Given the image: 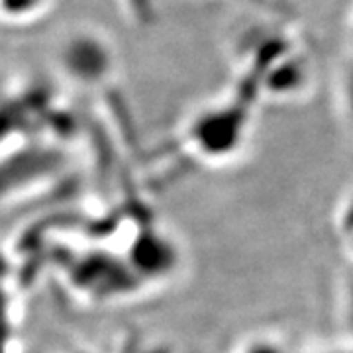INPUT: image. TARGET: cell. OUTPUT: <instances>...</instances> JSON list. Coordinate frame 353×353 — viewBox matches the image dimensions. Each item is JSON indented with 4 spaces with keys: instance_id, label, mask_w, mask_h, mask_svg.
Here are the masks:
<instances>
[{
    "instance_id": "6da1fadb",
    "label": "cell",
    "mask_w": 353,
    "mask_h": 353,
    "mask_svg": "<svg viewBox=\"0 0 353 353\" xmlns=\"http://www.w3.org/2000/svg\"><path fill=\"white\" fill-rule=\"evenodd\" d=\"M59 63L71 79L94 81L106 75L112 63V50L101 32L75 30L59 50Z\"/></svg>"
},
{
    "instance_id": "7a4b0ae2",
    "label": "cell",
    "mask_w": 353,
    "mask_h": 353,
    "mask_svg": "<svg viewBox=\"0 0 353 353\" xmlns=\"http://www.w3.org/2000/svg\"><path fill=\"white\" fill-rule=\"evenodd\" d=\"M55 0H0V24L28 28L53 10Z\"/></svg>"
},
{
    "instance_id": "3957f363",
    "label": "cell",
    "mask_w": 353,
    "mask_h": 353,
    "mask_svg": "<svg viewBox=\"0 0 353 353\" xmlns=\"http://www.w3.org/2000/svg\"><path fill=\"white\" fill-rule=\"evenodd\" d=\"M350 28H352V39H353V16H352V24H350Z\"/></svg>"
}]
</instances>
